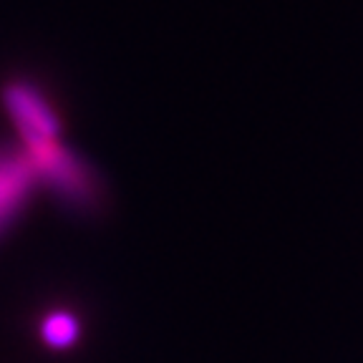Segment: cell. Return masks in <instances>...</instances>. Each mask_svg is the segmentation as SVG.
Listing matches in <instances>:
<instances>
[{
  "label": "cell",
  "instance_id": "7a4b0ae2",
  "mask_svg": "<svg viewBox=\"0 0 363 363\" xmlns=\"http://www.w3.org/2000/svg\"><path fill=\"white\" fill-rule=\"evenodd\" d=\"M0 99H3L8 116H11L18 134H21V144L61 139V119L48 104V99L33 84L21 79L8 81L3 86V91H0Z\"/></svg>",
  "mask_w": 363,
  "mask_h": 363
},
{
  "label": "cell",
  "instance_id": "277c9868",
  "mask_svg": "<svg viewBox=\"0 0 363 363\" xmlns=\"http://www.w3.org/2000/svg\"><path fill=\"white\" fill-rule=\"evenodd\" d=\"M38 335L45 348H51V351H68V348H74L79 343L81 323L74 313L58 308V311H51L43 315V320L38 325Z\"/></svg>",
  "mask_w": 363,
  "mask_h": 363
},
{
  "label": "cell",
  "instance_id": "6da1fadb",
  "mask_svg": "<svg viewBox=\"0 0 363 363\" xmlns=\"http://www.w3.org/2000/svg\"><path fill=\"white\" fill-rule=\"evenodd\" d=\"M28 154L38 184L51 189L66 207L76 212L96 210L101 204V179L84 157L68 149L61 139L21 144Z\"/></svg>",
  "mask_w": 363,
  "mask_h": 363
},
{
  "label": "cell",
  "instance_id": "3957f363",
  "mask_svg": "<svg viewBox=\"0 0 363 363\" xmlns=\"http://www.w3.org/2000/svg\"><path fill=\"white\" fill-rule=\"evenodd\" d=\"M35 187L38 177L23 147H0V238L26 212Z\"/></svg>",
  "mask_w": 363,
  "mask_h": 363
}]
</instances>
